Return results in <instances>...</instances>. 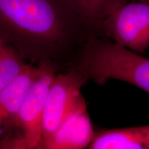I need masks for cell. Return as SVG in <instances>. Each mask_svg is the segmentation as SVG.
<instances>
[{"instance_id":"obj_1","label":"cell","mask_w":149,"mask_h":149,"mask_svg":"<svg viewBox=\"0 0 149 149\" xmlns=\"http://www.w3.org/2000/svg\"><path fill=\"white\" fill-rule=\"evenodd\" d=\"M91 35L71 0H0V36L30 64H57Z\"/></svg>"},{"instance_id":"obj_2","label":"cell","mask_w":149,"mask_h":149,"mask_svg":"<svg viewBox=\"0 0 149 149\" xmlns=\"http://www.w3.org/2000/svg\"><path fill=\"white\" fill-rule=\"evenodd\" d=\"M76 66L86 81L103 85L109 79L120 80L149 94V58L107 38L89 35Z\"/></svg>"},{"instance_id":"obj_3","label":"cell","mask_w":149,"mask_h":149,"mask_svg":"<svg viewBox=\"0 0 149 149\" xmlns=\"http://www.w3.org/2000/svg\"><path fill=\"white\" fill-rule=\"evenodd\" d=\"M38 65L40 73L30 87L15 117L5 128L0 139V149H42L43 115L58 66L51 61Z\"/></svg>"},{"instance_id":"obj_4","label":"cell","mask_w":149,"mask_h":149,"mask_svg":"<svg viewBox=\"0 0 149 149\" xmlns=\"http://www.w3.org/2000/svg\"><path fill=\"white\" fill-rule=\"evenodd\" d=\"M104 38L139 54L149 47V1H125L104 24Z\"/></svg>"},{"instance_id":"obj_5","label":"cell","mask_w":149,"mask_h":149,"mask_svg":"<svg viewBox=\"0 0 149 149\" xmlns=\"http://www.w3.org/2000/svg\"><path fill=\"white\" fill-rule=\"evenodd\" d=\"M86 82L76 65L66 73L55 74L43 115V144L55 133L82 97L81 88Z\"/></svg>"},{"instance_id":"obj_6","label":"cell","mask_w":149,"mask_h":149,"mask_svg":"<svg viewBox=\"0 0 149 149\" xmlns=\"http://www.w3.org/2000/svg\"><path fill=\"white\" fill-rule=\"evenodd\" d=\"M95 132L82 97L55 133L44 141L42 149L87 148Z\"/></svg>"},{"instance_id":"obj_7","label":"cell","mask_w":149,"mask_h":149,"mask_svg":"<svg viewBox=\"0 0 149 149\" xmlns=\"http://www.w3.org/2000/svg\"><path fill=\"white\" fill-rule=\"evenodd\" d=\"M40 71V67L28 64L24 70L0 91V139L23 102L30 87Z\"/></svg>"},{"instance_id":"obj_8","label":"cell","mask_w":149,"mask_h":149,"mask_svg":"<svg viewBox=\"0 0 149 149\" xmlns=\"http://www.w3.org/2000/svg\"><path fill=\"white\" fill-rule=\"evenodd\" d=\"M88 149H149V125L95 132Z\"/></svg>"},{"instance_id":"obj_9","label":"cell","mask_w":149,"mask_h":149,"mask_svg":"<svg viewBox=\"0 0 149 149\" xmlns=\"http://www.w3.org/2000/svg\"><path fill=\"white\" fill-rule=\"evenodd\" d=\"M91 35L104 37V24L109 15L126 0H71Z\"/></svg>"},{"instance_id":"obj_10","label":"cell","mask_w":149,"mask_h":149,"mask_svg":"<svg viewBox=\"0 0 149 149\" xmlns=\"http://www.w3.org/2000/svg\"><path fill=\"white\" fill-rule=\"evenodd\" d=\"M27 64L15 48L0 36V91L13 81Z\"/></svg>"},{"instance_id":"obj_11","label":"cell","mask_w":149,"mask_h":149,"mask_svg":"<svg viewBox=\"0 0 149 149\" xmlns=\"http://www.w3.org/2000/svg\"><path fill=\"white\" fill-rule=\"evenodd\" d=\"M126 1H149V0H126Z\"/></svg>"}]
</instances>
